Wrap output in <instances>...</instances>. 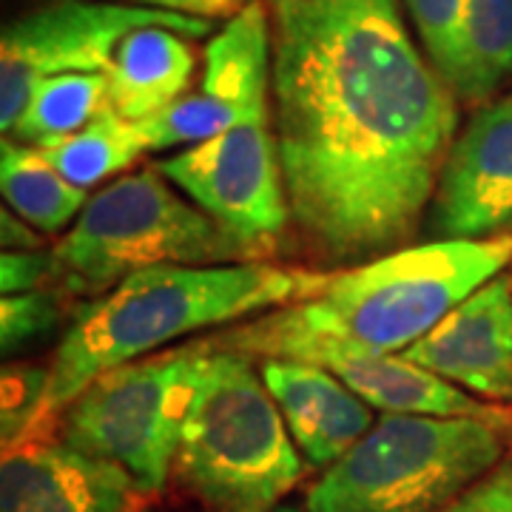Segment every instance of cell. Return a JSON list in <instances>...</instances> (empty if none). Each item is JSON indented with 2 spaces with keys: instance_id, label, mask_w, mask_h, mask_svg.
Returning <instances> with one entry per match:
<instances>
[{
  "instance_id": "cell-1",
  "label": "cell",
  "mask_w": 512,
  "mask_h": 512,
  "mask_svg": "<svg viewBox=\"0 0 512 512\" xmlns=\"http://www.w3.org/2000/svg\"><path fill=\"white\" fill-rule=\"evenodd\" d=\"M276 148L296 225L330 259L419 228L453 148V86L396 0H274Z\"/></svg>"
},
{
  "instance_id": "cell-2",
  "label": "cell",
  "mask_w": 512,
  "mask_h": 512,
  "mask_svg": "<svg viewBox=\"0 0 512 512\" xmlns=\"http://www.w3.org/2000/svg\"><path fill=\"white\" fill-rule=\"evenodd\" d=\"M512 234L436 239L333 274L322 291L222 333L214 345L259 359L328 367L348 356H396L467 296L504 274Z\"/></svg>"
},
{
  "instance_id": "cell-3",
  "label": "cell",
  "mask_w": 512,
  "mask_h": 512,
  "mask_svg": "<svg viewBox=\"0 0 512 512\" xmlns=\"http://www.w3.org/2000/svg\"><path fill=\"white\" fill-rule=\"evenodd\" d=\"M330 276L262 262L160 265L128 276L74 313L46 370L35 436H49L60 413L111 367L202 328L311 299Z\"/></svg>"
},
{
  "instance_id": "cell-4",
  "label": "cell",
  "mask_w": 512,
  "mask_h": 512,
  "mask_svg": "<svg viewBox=\"0 0 512 512\" xmlns=\"http://www.w3.org/2000/svg\"><path fill=\"white\" fill-rule=\"evenodd\" d=\"M174 473L217 512L279 507L302 478V453L251 356L202 342Z\"/></svg>"
},
{
  "instance_id": "cell-5",
  "label": "cell",
  "mask_w": 512,
  "mask_h": 512,
  "mask_svg": "<svg viewBox=\"0 0 512 512\" xmlns=\"http://www.w3.org/2000/svg\"><path fill=\"white\" fill-rule=\"evenodd\" d=\"M512 416H393L308 490V512H444L507 453Z\"/></svg>"
},
{
  "instance_id": "cell-6",
  "label": "cell",
  "mask_w": 512,
  "mask_h": 512,
  "mask_svg": "<svg viewBox=\"0 0 512 512\" xmlns=\"http://www.w3.org/2000/svg\"><path fill=\"white\" fill-rule=\"evenodd\" d=\"M245 254L220 222L168 185L160 168H146L86 202L52 256L55 282L97 296L148 268L225 265Z\"/></svg>"
},
{
  "instance_id": "cell-7",
  "label": "cell",
  "mask_w": 512,
  "mask_h": 512,
  "mask_svg": "<svg viewBox=\"0 0 512 512\" xmlns=\"http://www.w3.org/2000/svg\"><path fill=\"white\" fill-rule=\"evenodd\" d=\"M200 353L202 345H188L106 370L60 413L57 439L120 467L146 495L160 493L177 461Z\"/></svg>"
},
{
  "instance_id": "cell-8",
  "label": "cell",
  "mask_w": 512,
  "mask_h": 512,
  "mask_svg": "<svg viewBox=\"0 0 512 512\" xmlns=\"http://www.w3.org/2000/svg\"><path fill=\"white\" fill-rule=\"evenodd\" d=\"M146 26L185 37L211 32V20L123 0H55L9 23L0 37V128L9 134L37 86L57 74L106 72L120 43Z\"/></svg>"
},
{
  "instance_id": "cell-9",
  "label": "cell",
  "mask_w": 512,
  "mask_h": 512,
  "mask_svg": "<svg viewBox=\"0 0 512 512\" xmlns=\"http://www.w3.org/2000/svg\"><path fill=\"white\" fill-rule=\"evenodd\" d=\"M157 168L245 251H265L288 222L291 205L268 117L242 120Z\"/></svg>"
},
{
  "instance_id": "cell-10",
  "label": "cell",
  "mask_w": 512,
  "mask_h": 512,
  "mask_svg": "<svg viewBox=\"0 0 512 512\" xmlns=\"http://www.w3.org/2000/svg\"><path fill=\"white\" fill-rule=\"evenodd\" d=\"M268 55V15L251 0L208 43L200 92L140 123L148 151L197 146L242 120L268 117Z\"/></svg>"
},
{
  "instance_id": "cell-11",
  "label": "cell",
  "mask_w": 512,
  "mask_h": 512,
  "mask_svg": "<svg viewBox=\"0 0 512 512\" xmlns=\"http://www.w3.org/2000/svg\"><path fill=\"white\" fill-rule=\"evenodd\" d=\"M439 239H490L512 231V94L467 123L450 148L433 197Z\"/></svg>"
},
{
  "instance_id": "cell-12",
  "label": "cell",
  "mask_w": 512,
  "mask_h": 512,
  "mask_svg": "<svg viewBox=\"0 0 512 512\" xmlns=\"http://www.w3.org/2000/svg\"><path fill=\"white\" fill-rule=\"evenodd\" d=\"M143 498L120 467L60 439L35 436L3 447L0 512H137Z\"/></svg>"
},
{
  "instance_id": "cell-13",
  "label": "cell",
  "mask_w": 512,
  "mask_h": 512,
  "mask_svg": "<svg viewBox=\"0 0 512 512\" xmlns=\"http://www.w3.org/2000/svg\"><path fill=\"white\" fill-rule=\"evenodd\" d=\"M402 356L481 402H512V276L481 285Z\"/></svg>"
},
{
  "instance_id": "cell-14",
  "label": "cell",
  "mask_w": 512,
  "mask_h": 512,
  "mask_svg": "<svg viewBox=\"0 0 512 512\" xmlns=\"http://www.w3.org/2000/svg\"><path fill=\"white\" fill-rule=\"evenodd\" d=\"M259 373L311 467H330L376 424L373 407L328 367L262 359Z\"/></svg>"
},
{
  "instance_id": "cell-15",
  "label": "cell",
  "mask_w": 512,
  "mask_h": 512,
  "mask_svg": "<svg viewBox=\"0 0 512 512\" xmlns=\"http://www.w3.org/2000/svg\"><path fill=\"white\" fill-rule=\"evenodd\" d=\"M194 69V49L177 29L146 26L131 32L103 72L111 111L131 123H143L185 97Z\"/></svg>"
},
{
  "instance_id": "cell-16",
  "label": "cell",
  "mask_w": 512,
  "mask_h": 512,
  "mask_svg": "<svg viewBox=\"0 0 512 512\" xmlns=\"http://www.w3.org/2000/svg\"><path fill=\"white\" fill-rule=\"evenodd\" d=\"M350 390L376 407L379 413L393 416H495L501 407H490L467 390L424 367L407 362L402 353L396 356H348L328 365Z\"/></svg>"
},
{
  "instance_id": "cell-17",
  "label": "cell",
  "mask_w": 512,
  "mask_h": 512,
  "mask_svg": "<svg viewBox=\"0 0 512 512\" xmlns=\"http://www.w3.org/2000/svg\"><path fill=\"white\" fill-rule=\"evenodd\" d=\"M0 188L6 205L35 231L57 234L86 208V188L69 183L35 146L3 140Z\"/></svg>"
},
{
  "instance_id": "cell-18",
  "label": "cell",
  "mask_w": 512,
  "mask_h": 512,
  "mask_svg": "<svg viewBox=\"0 0 512 512\" xmlns=\"http://www.w3.org/2000/svg\"><path fill=\"white\" fill-rule=\"evenodd\" d=\"M40 151L69 183L89 188L126 171L143 151H148V140L140 123H131L109 109L77 134L46 143Z\"/></svg>"
},
{
  "instance_id": "cell-19",
  "label": "cell",
  "mask_w": 512,
  "mask_h": 512,
  "mask_svg": "<svg viewBox=\"0 0 512 512\" xmlns=\"http://www.w3.org/2000/svg\"><path fill=\"white\" fill-rule=\"evenodd\" d=\"M109 109L106 74H57L32 92L12 134L18 143L40 148L77 134Z\"/></svg>"
},
{
  "instance_id": "cell-20",
  "label": "cell",
  "mask_w": 512,
  "mask_h": 512,
  "mask_svg": "<svg viewBox=\"0 0 512 512\" xmlns=\"http://www.w3.org/2000/svg\"><path fill=\"white\" fill-rule=\"evenodd\" d=\"M512 72V0H470L464 69L456 94L467 103H487Z\"/></svg>"
},
{
  "instance_id": "cell-21",
  "label": "cell",
  "mask_w": 512,
  "mask_h": 512,
  "mask_svg": "<svg viewBox=\"0 0 512 512\" xmlns=\"http://www.w3.org/2000/svg\"><path fill=\"white\" fill-rule=\"evenodd\" d=\"M433 66L453 86L464 69V37L470 0H404Z\"/></svg>"
},
{
  "instance_id": "cell-22",
  "label": "cell",
  "mask_w": 512,
  "mask_h": 512,
  "mask_svg": "<svg viewBox=\"0 0 512 512\" xmlns=\"http://www.w3.org/2000/svg\"><path fill=\"white\" fill-rule=\"evenodd\" d=\"M60 322V302L55 291H29L3 296L0 302V333L3 353L18 350L37 336H46Z\"/></svg>"
},
{
  "instance_id": "cell-23",
  "label": "cell",
  "mask_w": 512,
  "mask_h": 512,
  "mask_svg": "<svg viewBox=\"0 0 512 512\" xmlns=\"http://www.w3.org/2000/svg\"><path fill=\"white\" fill-rule=\"evenodd\" d=\"M444 512H512V439L493 470L458 495Z\"/></svg>"
},
{
  "instance_id": "cell-24",
  "label": "cell",
  "mask_w": 512,
  "mask_h": 512,
  "mask_svg": "<svg viewBox=\"0 0 512 512\" xmlns=\"http://www.w3.org/2000/svg\"><path fill=\"white\" fill-rule=\"evenodd\" d=\"M46 279H55V256L40 251H3L0 285L3 296L37 291Z\"/></svg>"
},
{
  "instance_id": "cell-25",
  "label": "cell",
  "mask_w": 512,
  "mask_h": 512,
  "mask_svg": "<svg viewBox=\"0 0 512 512\" xmlns=\"http://www.w3.org/2000/svg\"><path fill=\"white\" fill-rule=\"evenodd\" d=\"M134 6H151V9H163L174 15H188V18H234L239 15L251 0H123Z\"/></svg>"
},
{
  "instance_id": "cell-26",
  "label": "cell",
  "mask_w": 512,
  "mask_h": 512,
  "mask_svg": "<svg viewBox=\"0 0 512 512\" xmlns=\"http://www.w3.org/2000/svg\"><path fill=\"white\" fill-rule=\"evenodd\" d=\"M3 248L9 251H35L37 237L32 225H20L18 220H9V214L3 211Z\"/></svg>"
},
{
  "instance_id": "cell-27",
  "label": "cell",
  "mask_w": 512,
  "mask_h": 512,
  "mask_svg": "<svg viewBox=\"0 0 512 512\" xmlns=\"http://www.w3.org/2000/svg\"><path fill=\"white\" fill-rule=\"evenodd\" d=\"M265 512H302V510H296V507H282V504H279V507H271V510H265Z\"/></svg>"
}]
</instances>
